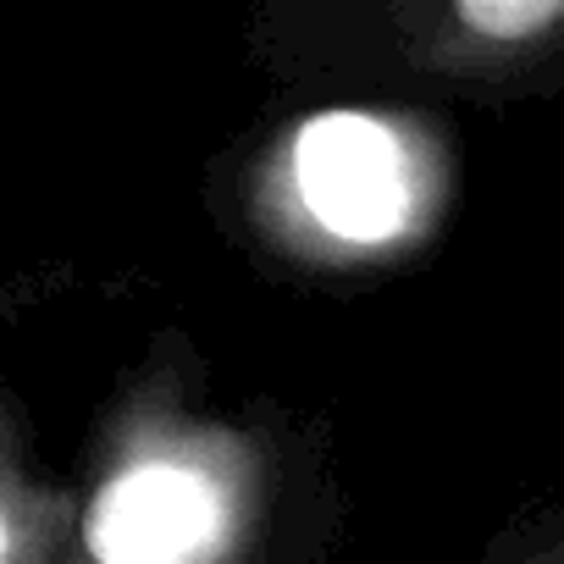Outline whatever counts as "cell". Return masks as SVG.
<instances>
[{"label":"cell","instance_id":"6da1fadb","mask_svg":"<svg viewBox=\"0 0 564 564\" xmlns=\"http://www.w3.org/2000/svg\"><path fill=\"white\" fill-rule=\"evenodd\" d=\"M294 166H300L305 205L338 238L377 243V238L399 232L410 216V194H415L410 155L371 117L327 111V117L305 122V133L294 144Z\"/></svg>","mask_w":564,"mask_h":564},{"label":"cell","instance_id":"7a4b0ae2","mask_svg":"<svg viewBox=\"0 0 564 564\" xmlns=\"http://www.w3.org/2000/svg\"><path fill=\"white\" fill-rule=\"evenodd\" d=\"M227 525V503L210 476L188 465H133L117 476L95 514L89 547L100 564H199Z\"/></svg>","mask_w":564,"mask_h":564},{"label":"cell","instance_id":"3957f363","mask_svg":"<svg viewBox=\"0 0 564 564\" xmlns=\"http://www.w3.org/2000/svg\"><path fill=\"white\" fill-rule=\"evenodd\" d=\"M459 23L509 45L564 23V0H470V7H459Z\"/></svg>","mask_w":564,"mask_h":564},{"label":"cell","instance_id":"277c9868","mask_svg":"<svg viewBox=\"0 0 564 564\" xmlns=\"http://www.w3.org/2000/svg\"><path fill=\"white\" fill-rule=\"evenodd\" d=\"M12 558V525H7V509H0V564Z\"/></svg>","mask_w":564,"mask_h":564}]
</instances>
